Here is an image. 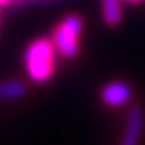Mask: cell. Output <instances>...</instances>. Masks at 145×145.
Masks as SVG:
<instances>
[{"instance_id": "1", "label": "cell", "mask_w": 145, "mask_h": 145, "mask_svg": "<svg viewBox=\"0 0 145 145\" xmlns=\"http://www.w3.org/2000/svg\"><path fill=\"white\" fill-rule=\"evenodd\" d=\"M54 44L51 38H38L25 49V69L31 80L44 84L54 72Z\"/></svg>"}, {"instance_id": "2", "label": "cell", "mask_w": 145, "mask_h": 145, "mask_svg": "<svg viewBox=\"0 0 145 145\" xmlns=\"http://www.w3.org/2000/svg\"><path fill=\"white\" fill-rule=\"evenodd\" d=\"M82 29H84V20H82L80 15L72 13V15H67L63 18L60 24L54 27L51 36L56 53L62 54L67 60H72V58L78 56Z\"/></svg>"}, {"instance_id": "3", "label": "cell", "mask_w": 145, "mask_h": 145, "mask_svg": "<svg viewBox=\"0 0 145 145\" xmlns=\"http://www.w3.org/2000/svg\"><path fill=\"white\" fill-rule=\"evenodd\" d=\"M134 91L133 85L127 84L123 80H114L109 82L107 85H103V89L100 91V98L107 107H121L133 100Z\"/></svg>"}, {"instance_id": "4", "label": "cell", "mask_w": 145, "mask_h": 145, "mask_svg": "<svg viewBox=\"0 0 145 145\" xmlns=\"http://www.w3.org/2000/svg\"><path fill=\"white\" fill-rule=\"evenodd\" d=\"M143 123H145V112L142 105H133L129 114H127V123L120 145H140L143 134Z\"/></svg>"}, {"instance_id": "5", "label": "cell", "mask_w": 145, "mask_h": 145, "mask_svg": "<svg viewBox=\"0 0 145 145\" xmlns=\"http://www.w3.org/2000/svg\"><path fill=\"white\" fill-rule=\"evenodd\" d=\"M102 16L109 27H116L123 20L121 0H102Z\"/></svg>"}, {"instance_id": "6", "label": "cell", "mask_w": 145, "mask_h": 145, "mask_svg": "<svg viewBox=\"0 0 145 145\" xmlns=\"http://www.w3.org/2000/svg\"><path fill=\"white\" fill-rule=\"evenodd\" d=\"M25 84L20 80H6L0 84V100H18L25 94Z\"/></svg>"}, {"instance_id": "7", "label": "cell", "mask_w": 145, "mask_h": 145, "mask_svg": "<svg viewBox=\"0 0 145 145\" xmlns=\"http://www.w3.org/2000/svg\"><path fill=\"white\" fill-rule=\"evenodd\" d=\"M125 2H131V4H138V2H143V0H125Z\"/></svg>"}, {"instance_id": "8", "label": "cell", "mask_w": 145, "mask_h": 145, "mask_svg": "<svg viewBox=\"0 0 145 145\" xmlns=\"http://www.w3.org/2000/svg\"><path fill=\"white\" fill-rule=\"evenodd\" d=\"M7 2H11V0H0V6H4V4H7Z\"/></svg>"}, {"instance_id": "9", "label": "cell", "mask_w": 145, "mask_h": 145, "mask_svg": "<svg viewBox=\"0 0 145 145\" xmlns=\"http://www.w3.org/2000/svg\"><path fill=\"white\" fill-rule=\"evenodd\" d=\"M20 2H25V0H20Z\"/></svg>"}]
</instances>
